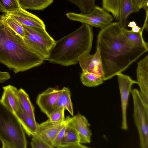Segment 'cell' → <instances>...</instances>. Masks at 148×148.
Wrapping results in <instances>:
<instances>
[{
  "label": "cell",
  "instance_id": "cell-1",
  "mask_svg": "<svg viewBox=\"0 0 148 148\" xmlns=\"http://www.w3.org/2000/svg\"><path fill=\"white\" fill-rule=\"evenodd\" d=\"M96 48L99 51L106 81L122 73L148 50V46L130 42L118 22L101 29Z\"/></svg>",
  "mask_w": 148,
  "mask_h": 148
},
{
  "label": "cell",
  "instance_id": "cell-2",
  "mask_svg": "<svg viewBox=\"0 0 148 148\" xmlns=\"http://www.w3.org/2000/svg\"><path fill=\"white\" fill-rule=\"evenodd\" d=\"M44 60L4 23L0 16L1 63L16 74L39 66Z\"/></svg>",
  "mask_w": 148,
  "mask_h": 148
},
{
  "label": "cell",
  "instance_id": "cell-3",
  "mask_svg": "<svg viewBox=\"0 0 148 148\" xmlns=\"http://www.w3.org/2000/svg\"><path fill=\"white\" fill-rule=\"evenodd\" d=\"M93 37L92 27L82 23L77 29L56 41L47 60L65 66L76 64L81 55L90 52Z\"/></svg>",
  "mask_w": 148,
  "mask_h": 148
},
{
  "label": "cell",
  "instance_id": "cell-4",
  "mask_svg": "<svg viewBox=\"0 0 148 148\" xmlns=\"http://www.w3.org/2000/svg\"><path fill=\"white\" fill-rule=\"evenodd\" d=\"M0 140L3 148H26L24 130L14 114L0 99Z\"/></svg>",
  "mask_w": 148,
  "mask_h": 148
},
{
  "label": "cell",
  "instance_id": "cell-5",
  "mask_svg": "<svg viewBox=\"0 0 148 148\" xmlns=\"http://www.w3.org/2000/svg\"><path fill=\"white\" fill-rule=\"evenodd\" d=\"M22 25L25 30L23 40L25 43L35 53L47 60L56 41L46 29Z\"/></svg>",
  "mask_w": 148,
  "mask_h": 148
},
{
  "label": "cell",
  "instance_id": "cell-6",
  "mask_svg": "<svg viewBox=\"0 0 148 148\" xmlns=\"http://www.w3.org/2000/svg\"><path fill=\"white\" fill-rule=\"evenodd\" d=\"M133 105V118L139 137L140 146L148 148V106L143 100L139 91L132 90Z\"/></svg>",
  "mask_w": 148,
  "mask_h": 148
},
{
  "label": "cell",
  "instance_id": "cell-7",
  "mask_svg": "<svg viewBox=\"0 0 148 148\" xmlns=\"http://www.w3.org/2000/svg\"><path fill=\"white\" fill-rule=\"evenodd\" d=\"M66 16L70 20L101 29L112 23L114 19L112 16L103 8L95 5L89 13L69 12L66 14Z\"/></svg>",
  "mask_w": 148,
  "mask_h": 148
},
{
  "label": "cell",
  "instance_id": "cell-8",
  "mask_svg": "<svg viewBox=\"0 0 148 148\" xmlns=\"http://www.w3.org/2000/svg\"><path fill=\"white\" fill-rule=\"evenodd\" d=\"M118 82L121 102L122 120L121 128L128 129L127 111L130 94L131 93L132 85L137 84V81L132 79L129 76L121 73L116 75Z\"/></svg>",
  "mask_w": 148,
  "mask_h": 148
},
{
  "label": "cell",
  "instance_id": "cell-9",
  "mask_svg": "<svg viewBox=\"0 0 148 148\" xmlns=\"http://www.w3.org/2000/svg\"><path fill=\"white\" fill-rule=\"evenodd\" d=\"M78 62L82 72L94 73L101 77L104 80L102 63L97 49L96 48V52L93 54H90L88 51L84 53L79 58Z\"/></svg>",
  "mask_w": 148,
  "mask_h": 148
},
{
  "label": "cell",
  "instance_id": "cell-10",
  "mask_svg": "<svg viewBox=\"0 0 148 148\" xmlns=\"http://www.w3.org/2000/svg\"><path fill=\"white\" fill-rule=\"evenodd\" d=\"M71 118L68 116L64 121L60 122H53L48 119L41 123H38V129L36 134L51 145L57 134L64 125L68 123Z\"/></svg>",
  "mask_w": 148,
  "mask_h": 148
},
{
  "label": "cell",
  "instance_id": "cell-11",
  "mask_svg": "<svg viewBox=\"0 0 148 148\" xmlns=\"http://www.w3.org/2000/svg\"><path fill=\"white\" fill-rule=\"evenodd\" d=\"M60 90L57 88H49L39 94L37 97V104L47 117L51 112L55 108Z\"/></svg>",
  "mask_w": 148,
  "mask_h": 148
},
{
  "label": "cell",
  "instance_id": "cell-12",
  "mask_svg": "<svg viewBox=\"0 0 148 148\" xmlns=\"http://www.w3.org/2000/svg\"><path fill=\"white\" fill-rule=\"evenodd\" d=\"M69 124L77 132L81 143H89L91 142L92 132L90 125L86 118L78 112L72 117Z\"/></svg>",
  "mask_w": 148,
  "mask_h": 148
},
{
  "label": "cell",
  "instance_id": "cell-13",
  "mask_svg": "<svg viewBox=\"0 0 148 148\" xmlns=\"http://www.w3.org/2000/svg\"><path fill=\"white\" fill-rule=\"evenodd\" d=\"M137 83L140 88V95L148 106V55L137 63L136 69Z\"/></svg>",
  "mask_w": 148,
  "mask_h": 148
},
{
  "label": "cell",
  "instance_id": "cell-14",
  "mask_svg": "<svg viewBox=\"0 0 148 148\" xmlns=\"http://www.w3.org/2000/svg\"><path fill=\"white\" fill-rule=\"evenodd\" d=\"M8 14L22 25L46 29L45 25L42 20L36 15L21 8Z\"/></svg>",
  "mask_w": 148,
  "mask_h": 148
},
{
  "label": "cell",
  "instance_id": "cell-15",
  "mask_svg": "<svg viewBox=\"0 0 148 148\" xmlns=\"http://www.w3.org/2000/svg\"><path fill=\"white\" fill-rule=\"evenodd\" d=\"M3 89L1 102L14 113L20 110L21 107L16 94L17 89L9 85L3 87Z\"/></svg>",
  "mask_w": 148,
  "mask_h": 148
},
{
  "label": "cell",
  "instance_id": "cell-16",
  "mask_svg": "<svg viewBox=\"0 0 148 148\" xmlns=\"http://www.w3.org/2000/svg\"><path fill=\"white\" fill-rule=\"evenodd\" d=\"M14 114L27 135L33 136L37 133L38 123L35 119L30 116L22 108L20 110Z\"/></svg>",
  "mask_w": 148,
  "mask_h": 148
},
{
  "label": "cell",
  "instance_id": "cell-17",
  "mask_svg": "<svg viewBox=\"0 0 148 148\" xmlns=\"http://www.w3.org/2000/svg\"><path fill=\"white\" fill-rule=\"evenodd\" d=\"M139 10L132 0H120V16L118 22L121 27L126 29L128 16Z\"/></svg>",
  "mask_w": 148,
  "mask_h": 148
},
{
  "label": "cell",
  "instance_id": "cell-18",
  "mask_svg": "<svg viewBox=\"0 0 148 148\" xmlns=\"http://www.w3.org/2000/svg\"><path fill=\"white\" fill-rule=\"evenodd\" d=\"M60 92L55 105V108H64L73 116V104L71 99V93L69 89L64 87L60 90Z\"/></svg>",
  "mask_w": 148,
  "mask_h": 148
},
{
  "label": "cell",
  "instance_id": "cell-19",
  "mask_svg": "<svg viewBox=\"0 0 148 148\" xmlns=\"http://www.w3.org/2000/svg\"><path fill=\"white\" fill-rule=\"evenodd\" d=\"M21 8L26 10L42 11L50 5L54 0H17Z\"/></svg>",
  "mask_w": 148,
  "mask_h": 148
},
{
  "label": "cell",
  "instance_id": "cell-20",
  "mask_svg": "<svg viewBox=\"0 0 148 148\" xmlns=\"http://www.w3.org/2000/svg\"><path fill=\"white\" fill-rule=\"evenodd\" d=\"M16 94L21 108L30 116L35 119L34 108L28 95L21 88L17 89Z\"/></svg>",
  "mask_w": 148,
  "mask_h": 148
},
{
  "label": "cell",
  "instance_id": "cell-21",
  "mask_svg": "<svg viewBox=\"0 0 148 148\" xmlns=\"http://www.w3.org/2000/svg\"><path fill=\"white\" fill-rule=\"evenodd\" d=\"M78 143L80 142L77 132L68 123L66 126L64 136L57 147L66 148L69 145Z\"/></svg>",
  "mask_w": 148,
  "mask_h": 148
},
{
  "label": "cell",
  "instance_id": "cell-22",
  "mask_svg": "<svg viewBox=\"0 0 148 148\" xmlns=\"http://www.w3.org/2000/svg\"><path fill=\"white\" fill-rule=\"evenodd\" d=\"M3 21L23 39L25 32L22 25L14 17L8 13L0 16Z\"/></svg>",
  "mask_w": 148,
  "mask_h": 148
},
{
  "label": "cell",
  "instance_id": "cell-23",
  "mask_svg": "<svg viewBox=\"0 0 148 148\" xmlns=\"http://www.w3.org/2000/svg\"><path fill=\"white\" fill-rule=\"evenodd\" d=\"M82 84L88 87H95L102 84L103 79L97 75L89 72H82L80 76Z\"/></svg>",
  "mask_w": 148,
  "mask_h": 148
},
{
  "label": "cell",
  "instance_id": "cell-24",
  "mask_svg": "<svg viewBox=\"0 0 148 148\" xmlns=\"http://www.w3.org/2000/svg\"><path fill=\"white\" fill-rule=\"evenodd\" d=\"M103 8L111 13L114 19L118 21L120 16V0H102Z\"/></svg>",
  "mask_w": 148,
  "mask_h": 148
},
{
  "label": "cell",
  "instance_id": "cell-25",
  "mask_svg": "<svg viewBox=\"0 0 148 148\" xmlns=\"http://www.w3.org/2000/svg\"><path fill=\"white\" fill-rule=\"evenodd\" d=\"M122 29L123 34L130 42L138 45L148 46V43L143 39V32L141 30L138 32L135 33L127 29Z\"/></svg>",
  "mask_w": 148,
  "mask_h": 148
},
{
  "label": "cell",
  "instance_id": "cell-26",
  "mask_svg": "<svg viewBox=\"0 0 148 148\" xmlns=\"http://www.w3.org/2000/svg\"><path fill=\"white\" fill-rule=\"evenodd\" d=\"M77 6L82 13L90 12L95 5V0H67Z\"/></svg>",
  "mask_w": 148,
  "mask_h": 148
},
{
  "label": "cell",
  "instance_id": "cell-27",
  "mask_svg": "<svg viewBox=\"0 0 148 148\" xmlns=\"http://www.w3.org/2000/svg\"><path fill=\"white\" fill-rule=\"evenodd\" d=\"M2 12L8 13L21 8L17 0H0Z\"/></svg>",
  "mask_w": 148,
  "mask_h": 148
},
{
  "label": "cell",
  "instance_id": "cell-28",
  "mask_svg": "<svg viewBox=\"0 0 148 148\" xmlns=\"http://www.w3.org/2000/svg\"><path fill=\"white\" fill-rule=\"evenodd\" d=\"M30 145L33 148H54L40 136L35 134L32 136Z\"/></svg>",
  "mask_w": 148,
  "mask_h": 148
},
{
  "label": "cell",
  "instance_id": "cell-29",
  "mask_svg": "<svg viewBox=\"0 0 148 148\" xmlns=\"http://www.w3.org/2000/svg\"><path fill=\"white\" fill-rule=\"evenodd\" d=\"M65 109L55 108L50 113L48 116L49 119L53 122H60L64 121L65 119Z\"/></svg>",
  "mask_w": 148,
  "mask_h": 148
},
{
  "label": "cell",
  "instance_id": "cell-30",
  "mask_svg": "<svg viewBox=\"0 0 148 148\" xmlns=\"http://www.w3.org/2000/svg\"><path fill=\"white\" fill-rule=\"evenodd\" d=\"M68 124L64 125L52 141L51 145L54 147H57L60 143L64 135L66 127Z\"/></svg>",
  "mask_w": 148,
  "mask_h": 148
},
{
  "label": "cell",
  "instance_id": "cell-31",
  "mask_svg": "<svg viewBox=\"0 0 148 148\" xmlns=\"http://www.w3.org/2000/svg\"><path fill=\"white\" fill-rule=\"evenodd\" d=\"M10 77V75L8 72L0 71V83L9 79Z\"/></svg>",
  "mask_w": 148,
  "mask_h": 148
},
{
  "label": "cell",
  "instance_id": "cell-32",
  "mask_svg": "<svg viewBox=\"0 0 148 148\" xmlns=\"http://www.w3.org/2000/svg\"><path fill=\"white\" fill-rule=\"evenodd\" d=\"M138 9L140 10L142 8L143 4L148 0H132Z\"/></svg>",
  "mask_w": 148,
  "mask_h": 148
},
{
  "label": "cell",
  "instance_id": "cell-33",
  "mask_svg": "<svg viewBox=\"0 0 148 148\" xmlns=\"http://www.w3.org/2000/svg\"><path fill=\"white\" fill-rule=\"evenodd\" d=\"M145 10L146 13V16L144 23L141 29V30L143 32L145 29L147 30H148V9H147Z\"/></svg>",
  "mask_w": 148,
  "mask_h": 148
},
{
  "label": "cell",
  "instance_id": "cell-34",
  "mask_svg": "<svg viewBox=\"0 0 148 148\" xmlns=\"http://www.w3.org/2000/svg\"><path fill=\"white\" fill-rule=\"evenodd\" d=\"M141 28L139 26L136 25L135 27L132 28L131 30L135 33H138L141 30Z\"/></svg>",
  "mask_w": 148,
  "mask_h": 148
},
{
  "label": "cell",
  "instance_id": "cell-35",
  "mask_svg": "<svg viewBox=\"0 0 148 148\" xmlns=\"http://www.w3.org/2000/svg\"><path fill=\"white\" fill-rule=\"evenodd\" d=\"M136 25V23L134 21L130 22L128 25L127 26L131 28H133Z\"/></svg>",
  "mask_w": 148,
  "mask_h": 148
},
{
  "label": "cell",
  "instance_id": "cell-36",
  "mask_svg": "<svg viewBox=\"0 0 148 148\" xmlns=\"http://www.w3.org/2000/svg\"><path fill=\"white\" fill-rule=\"evenodd\" d=\"M2 12V9L1 8L0 5V12Z\"/></svg>",
  "mask_w": 148,
  "mask_h": 148
}]
</instances>
